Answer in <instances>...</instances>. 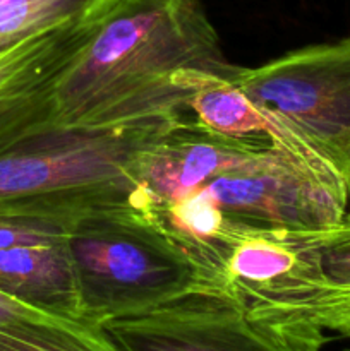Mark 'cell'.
I'll list each match as a JSON object with an SVG mask.
<instances>
[{"instance_id":"1","label":"cell","mask_w":350,"mask_h":351,"mask_svg":"<svg viewBox=\"0 0 350 351\" xmlns=\"http://www.w3.org/2000/svg\"><path fill=\"white\" fill-rule=\"evenodd\" d=\"M198 71L225 79L237 71L199 0H120L58 77L54 123L184 119Z\"/></svg>"},{"instance_id":"2","label":"cell","mask_w":350,"mask_h":351,"mask_svg":"<svg viewBox=\"0 0 350 351\" xmlns=\"http://www.w3.org/2000/svg\"><path fill=\"white\" fill-rule=\"evenodd\" d=\"M177 120L48 125L24 137L0 153V209L71 226L106 206L151 202L137 180L139 158Z\"/></svg>"},{"instance_id":"3","label":"cell","mask_w":350,"mask_h":351,"mask_svg":"<svg viewBox=\"0 0 350 351\" xmlns=\"http://www.w3.org/2000/svg\"><path fill=\"white\" fill-rule=\"evenodd\" d=\"M82 321L102 326L216 288L161 226L154 204L120 202L75 219L65 239Z\"/></svg>"},{"instance_id":"4","label":"cell","mask_w":350,"mask_h":351,"mask_svg":"<svg viewBox=\"0 0 350 351\" xmlns=\"http://www.w3.org/2000/svg\"><path fill=\"white\" fill-rule=\"evenodd\" d=\"M230 81L338 168L350 137V36L237 67Z\"/></svg>"},{"instance_id":"5","label":"cell","mask_w":350,"mask_h":351,"mask_svg":"<svg viewBox=\"0 0 350 351\" xmlns=\"http://www.w3.org/2000/svg\"><path fill=\"white\" fill-rule=\"evenodd\" d=\"M102 328L120 351H321L329 341L253 319L220 288L189 291Z\"/></svg>"},{"instance_id":"6","label":"cell","mask_w":350,"mask_h":351,"mask_svg":"<svg viewBox=\"0 0 350 351\" xmlns=\"http://www.w3.org/2000/svg\"><path fill=\"white\" fill-rule=\"evenodd\" d=\"M230 225L259 232H307L349 213L345 178L307 167L278 149L202 185Z\"/></svg>"},{"instance_id":"7","label":"cell","mask_w":350,"mask_h":351,"mask_svg":"<svg viewBox=\"0 0 350 351\" xmlns=\"http://www.w3.org/2000/svg\"><path fill=\"white\" fill-rule=\"evenodd\" d=\"M102 21L54 27L0 51V153L55 125L58 77Z\"/></svg>"},{"instance_id":"8","label":"cell","mask_w":350,"mask_h":351,"mask_svg":"<svg viewBox=\"0 0 350 351\" xmlns=\"http://www.w3.org/2000/svg\"><path fill=\"white\" fill-rule=\"evenodd\" d=\"M273 144L215 132L192 117L172 123L139 158L137 180L154 206L259 161ZM277 149V147H275Z\"/></svg>"},{"instance_id":"9","label":"cell","mask_w":350,"mask_h":351,"mask_svg":"<svg viewBox=\"0 0 350 351\" xmlns=\"http://www.w3.org/2000/svg\"><path fill=\"white\" fill-rule=\"evenodd\" d=\"M192 81L194 93L187 101V113L201 125L237 139L268 141L278 151L307 167L340 171L290 127L257 108L230 79L209 72H196Z\"/></svg>"},{"instance_id":"10","label":"cell","mask_w":350,"mask_h":351,"mask_svg":"<svg viewBox=\"0 0 350 351\" xmlns=\"http://www.w3.org/2000/svg\"><path fill=\"white\" fill-rule=\"evenodd\" d=\"M0 291L50 314L82 321L65 240L0 249Z\"/></svg>"},{"instance_id":"11","label":"cell","mask_w":350,"mask_h":351,"mask_svg":"<svg viewBox=\"0 0 350 351\" xmlns=\"http://www.w3.org/2000/svg\"><path fill=\"white\" fill-rule=\"evenodd\" d=\"M120 0H0V51L33 34L69 24L95 23Z\"/></svg>"},{"instance_id":"12","label":"cell","mask_w":350,"mask_h":351,"mask_svg":"<svg viewBox=\"0 0 350 351\" xmlns=\"http://www.w3.org/2000/svg\"><path fill=\"white\" fill-rule=\"evenodd\" d=\"M0 351H120L98 324L0 328Z\"/></svg>"},{"instance_id":"13","label":"cell","mask_w":350,"mask_h":351,"mask_svg":"<svg viewBox=\"0 0 350 351\" xmlns=\"http://www.w3.org/2000/svg\"><path fill=\"white\" fill-rule=\"evenodd\" d=\"M295 233L323 278L336 290L350 295V215L328 228Z\"/></svg>"},{"instance_id":"14","label":"cell","mask_w":350,"mask_h":351,"mask_svg":"<svg viewBox=\"0 0 350 351\" xmlns=\"http://www.w3.org/2000/svg\"><path fill=\"white\" fill-rule=\"evenodd\" d=\"M75 321L79 319L50 314L0 291V328H41V326L71 324Z\"/></svg>"},{"instance_id":"15","label":"cell","mask_w":350,"mask_h":351,"mask_svg":"<svg viewBox=\"0 0 350 351\" xmlns=\"http://www.w3.org/2000/svg\"><path fill=\"white\" fill-rule=\"evenodd\" d=\"M336 165H338V170L342 171L343 178H345V184H347V180L350 178V137L347 139V143L343 144Z\"/></svg>"},{"instance_id":"16","label":"cell","mask_w":350,"mask_h":351,"mask_svg":"<svg viewBox=\"0 0 350 351\" xmlns=\"http://www.w3.org/2000/svg\"><path fill=\"white\" fill-rule=\"evenodd\" d=\"M347 191H349V213L347 215H350V178L347 180Z\"/></svg>"},{"instance_id":"17","label":"cell","mask_w":350,"mask_h":351,"mask_svg":"<svg viewBox=\"0 0 350 351\" xmlns=\"http://www.w3.org/2000/svg\"><path fill=\"white\" fill-rule=\"evenodd\" d=\"M345 351H350V348H349V350H345Z\"/></svg>"}]
</instances>
